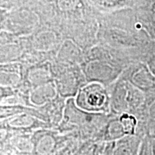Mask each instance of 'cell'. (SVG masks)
Instances as JSON below:
<instances>
[{"label": "cell", "instance_id": "8992f818", "mask_svg": "<svg viewBox=\"0 0 155 155\" xmlns=\"http://www.w3.org/2000/svg\"><path fill=\"white\" fill-rule=\"evenodd\" d=\"M139 155H153L152 143L147 137L143 138Z\"/></svg>", "mask_w": 155, "mask_h": 155}, {"label": "cell", "instance_id": "52a82bcc", "mask_svg": "<svg viewBox=\"0 0 155 155\" xmlns=\"http://www.w3.org/2000/svg\"><path fill=\"white\" fill-rule=\"evenodd\" d=\"M152 145H153V151L155 152V144H153V143H152Z\"/></svg>", "mask_w": 155, "mask_h": 155}, {"label": "cell", "instance_id": "7a4b0ae2", "mask_svg": "<svg viewBox=\"0 0 155 155\" xmlns=\"http://www.w3.org/2000/svg\"><path fill=\"white\" fill-rule=\"evenodd\" d=\"M76 104L81 109L89 112H106L109 108V98L101 86H88L79 93Z\"/></svg>", "mask_w": 155, "mask_h": 155}, {"label": "cell", "instance_id": "6da1fadb", "mask_svg": "<svg viewBox=\"0 0 155 155\" xmlns=\"http://www.w3.org/2000/svg\"><path fill=\"white\" fill-rule=\"evenodd\" d=\"M73 138L53 131H37L32 134L33 150L30 155H53Z\"/></svg>", "mask_w": 155, "mask_h": 155}, {"label": "cell", "instance_id": "ba28073f", "mask_svg": "<svg viewBox=\"0 0 155 155\" xmlns=\"http://www.w3.org/2000/svg\"><path fill=\"white\" fill-rule=\"evenodd\" d=\"M153 155H155V152H154V151H153Z\"/></svg>", "mask_w": 155, "mask_h": 155}, {"label": "cell", "instance_id": "3957f363", "mask_svg": "<svg viewBox=\"0 0 155 155\" xmlns=\"http://www.w3.org/2000/svg\"><path fill=\"white\" fill-rule=\"evenodd\" d=\"M142 140L137 134L125 136L114 141L111 155H139Z\"/></svg>", "mask_w": 155, "mask_h": 155}, {"label": "cell", "instance_id": "5b68a950", "mask_svg": "<svg viewBox=\"0 0 155 155\" xmlns=\"http://www.w3.org/2000/svg\"><path fill=\"white\" fill-rule=\"evenodd\" d=\"M119 121L123 127L126 136L136 134L137 120L133 116L128 114H123L120 116Z\"/></svg>", "mask_w": 155, "mask_h": 155}, {"label": "cell", "instance_id": "9c48e42d", "mask_svg": "<svg viewBox=\"0 0 155 155\" xmlns=\"http://www.w3.org/2000/svg\"><path fill=\"white\" fill-rule=\"evenodd\" d=\"M53 155H55V154H53Z\"/></svg>", "mask_w": 155, "mask_h": 155}, {"label": "cell", "instance_id": "277c9868", "mask_svg": "<svg viewBox=\"0 0 155 155\" xmlns=\"http://www.w3.org/2000/svg\"><path fill=\"white\" fill-rule=\"evenodd\" d=\"M131 0H88L90 5L103 9H112L124 6Z\"/></svg>", "mask_w": 155, "mask_h": 155}]
</instances>
